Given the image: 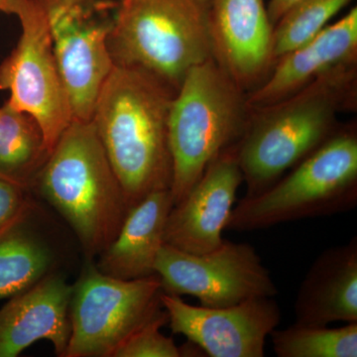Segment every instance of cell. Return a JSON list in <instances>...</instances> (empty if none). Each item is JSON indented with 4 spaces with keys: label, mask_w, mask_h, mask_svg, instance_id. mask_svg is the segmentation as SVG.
<instances>
[{
    "label": "cell",
    "mask_w": 357,
    "mask_h": 357,
    "mask_svg": "<svg viewBox=\"0 0 357 357\" xmlns=\"http://www.w3.org/2000/svg\"><path fill=\"white\" fill-rule=\"evenodd\" d=\"M176 93L145 70L115 65L93 109V126L121 183L129 211L170 190L168 117Z\"/></svg>",
    "instance_id": "obj_1"
},
{
    "label": "cell",
    "mask_w": 357,
    "mask_h": 357,
    "mask_svg": "<svg viewBox=\"0 0 357 357\" xmlns=\"http://www.w3.org/2000/svg\"><path fill=\"white\" fill-rule=\"evenodd\" d=\"M357 105V63L326 70L297 93L249 109L238 141L245 197L257 196L318 149L340 128L337 115Z\"/></svg>",
    "instance_id": "obj_2"
},
{
    "label": "cell",
    "mask_w": 357,
    "mask_h": 357,
    "mask_svg": "<svg viewBox=\"0 0 357 357\" xmlns=\"http://www.w3.org/2000/svg\"><path fill=\"white\" fill-rule=\"evenodd\" d=\"M34 185L73 230L86 261H93L112 243L129 211L91 121L73 119Z\"/></svg>",
    "instance_id": "obj_3"
},
{
    "label": "cell",
    "mask_w": 357,
    "mask_h": 357,
    "mask_svg": "<svg viewBox=\"0 0 357 357\" xmlns=\"http://www.w3.org/2000/svg\"><path fill=\"white\" fill-rule=\"evenodd\" d=\"M246 96L211 57L185 77L168 117L174 206L222 150L243 137L249 117Z\"/></svg>",
    "instance_id": "obj_4"
},
{
    "label": "cell",
    "mask_w": 357,
    "mask_h": 357,
    "mask_svg": "<svg viewBox=\"0 0 357 357\" xmlns=\"http://www.w3.org/2000/svg\"><path fill=\"white\" fill-rule=\"evenodd\" d=\"M357 204V130L342 126L266 191L244 197L227 229L250 231L352 210Z\"/></svg>",
    "instance_id": "obj_5"
},
{
    "label": "cell",
    "mask_w": 357,
    "mask_h": 357,
    "mask_svg": "<svg viewBox=\"0 0 357 357\" xmlns=\"http://www.w3.org/2000/svg\"><path fill=\"white\" fill-rule=\"evenodd\" d=\"M109 48L115 65L145 70L177 93L211 57L201 0H121Z\"/></svg>",
    "instance_id": "obj_6"
},
{
    "label": "cell",
    "mask_w": 357,
    "mask_h": 357,
    "mask_svg": "<svg viewBox=\"0 0 357 357\" xmlns=\"http://www.w3.org/2000/svg\"><path fill=\"white\" fill-rule=\"evenodd\" d=\"M158 275L122 280L86 261L73 285L70 342L64 357H114L138 328L163 310Z\"/></svg>",
    "instance_id": "obj_7"
},
{
    "label": "cell",
    "mask_w": 357,
    "mask_h": 357,
    "mask_svg": "<svg viewBox=\"0 0 357 357\" xmlns=\"http://www.w3.org/2000/svg\"><path fill=\"white\" fill-rule=\"evenodd\" d=\"M1 13L20 21L21 36L11 55L0 65V89L8 103L31 116L50 152L73 121L69 96L52 44L48 17L41 0H2Z\"/></svg>",
    "instance_id": "obj_8"
},
{
    "label": "cell",
    "mask_w": 357,
    "mask_h": 357,
    "mask_svg": "<svg viewBox=\"0 0 357 357\" xmlns=\"http://www.w3.org/2000/svg\"><path fill=\"white\" fill-rule=\"evenodd\" d=\"M155 272L163 292L194 296L201 306L225 307L278 294L269 271L255 248L223 239L210 252L195 255L164 243Z\"/></svg>",
    "instance_id": "obj_9"
},
{
    "label": "cell",
    "mask_w": 357,
    "mask_h": 357,
    "mask_svg": "<svg viewBox=\"0 0 357 357\" xmlns=\"http://www.w3.org/2000/svg\"><path fill=\"white\" fill-rule=\"evenodd\" d=\"M89 1L41 0L73 119L77 121H91L98 93L115 66L109 48L112 21L95 17Z\"/></svg>",
    "instance_id": "obj_10"
},
{
    "label": "cell",
    "mask_w": 357,
    "mask_h": 357,
    "mask_svg": "<svg viewBox=\"0 0 357 357\" xmlns=\"http://www.w3.org/2000/svg\"><path fill=\"white\" fill-rule=\"evenodd\" d=\"M162 306L174 333L211 357H263L266 338L281 321L274 298H252L225 307L192 306L164 293Z\"/></svg>",
    "instance_id": "obj_11"
},
{
    "label": "cell",
    "mask_w": 357,
    "mask_h": 357,
    "mask_svg": "<svg viewBox=\"0 0 357 357\" xmlns=\"http://www.w3.org/2000/svg\"><path fill=\"white\" fill-rule=\"evenodd\" d=\"M215 64L246 95L274 66L273 27L265 0H201Z\"/></svg>",
    "instance_id": "obj_12"
},
{
    "label": "cell",
    "mask_w": 357,
    "mask_h": 357,
    "mask_svg": "<svg viewBox=\"0 0 357 357\" xmlns=\"http://www.w3.org/2000/svg\"><path fill=\"white\" fill-rule=\"evenodd\" d=\"M238 142L225 148L180 203L173 206L165 227V243L202 255L222 243L236 192L243 182Z\"/></svg>",
    "instance_id": "obj_13"
},
{
    "label": "cell",
    "mask_w": 357,
    "mask_h": 357,
    "mask_svg": "<svg viewBox=\"0 0 357 357\" xmlns=\"http://www.w3.org/2000/svg\"><path fill=\"white\" fill-rule=\"evenodd\" d=\"M73 285L57 271L13 296L0 309V357H16L39 340L64 357L70 332Z\"/></svg>",
    "instance_id": "obj_14"
},
{
    "label": "cell",
    "mask_w": 357,
    "mask_h": 357,
    "mask_svg": "<svg viewBox=\"0 0 357 357\" xmlns=\"http://www.w3.org/2000/svg\"><path fill=\"white\" fill-rule=\"evenodd\" d=\"M351 63H357L356 7L306 44L279 59L262 84L246 96L248 109L279 102L326 70Z\"/></svg>",
    "instance_id": "obj_15"
},
{
    "label": "cell",
    "mask_w": 357,
    "mask_h": 357,
    "mask_svg": "<svg viewBox=\"0 0 357 357\" xmlns=\"http://www.w3.org/2000/svg\"><path fill=\"white\" fill-rule=\"evenodd\" d=\"M295 317L303 326L357 323L356 236L317 257L298 291Z\"/></svg>",
    "instance_id": "obj_16"
},
{
    "label": "cell",
    "mask_w": 357,
    "mask_h": 357,
    "mask_svg": "<svg viewBox=\"0 0 357 357\" xmlns=\"http://www.w3.org/2000/svg\"><path fill=\"white\" fill-rule=\"evenodd\" d=\"M173 206L170 190H163L133 206L112 243L98 256L96 267L122 280L156 275L155 263L165 243L167 220Z\"/></svg>",
    "instance_id": "obj_17"
},
{
    "label": "cell",
    "mask_w": 357,
    "mask_h": 357,
    "mask_svg": "<svg viewBox=\"0 0 357 357\" xmlns=\"http://www.w3.org/2000/svg\"><path fill=\"white\" fill-rule=\"evenodd\" d=\"M57 266L58 251L44 227L42 211L27 199L0 229V301L31 288Z\"/></svg>",
    "instance_id": "obj_18"
},
{
    "label": "cell",
    "mask_w": 357,
    "mask_h": 357,
    "mask_svg": "<svg viewBox=\"0 0 357 357\" xmlns=\"http://www.w3.org/2000/svg\"><path fill=\"white\" fill-rule=\"evenodd\" d=\"M49 155L36 121L6 102L0 109V178L27 190Z\"/></svg>",
    "instance_id": "obj_19"
},
{
    "label": "cell",
    "mask_w": 357,
    "mask_h": 357,
    "mask_svg": "<svg viewBox=\"0 0 357 357\" xmlns=\"http://www.w3.org/2000/svg\"><path fill=\"white\" fill-rule=\"evenodd\" d=\"M279 357H356L357 323L342 328L294 324L270 333Z\"/></svg>",
    "instance_id": "obj_20"
},
{
    "label": "cell",
    "mask_w": 357,
    "mask_h": 357,
    "mask_svg": "<svg viewBox=\"0 0 357 357\" xmlns=\"http://www.w3.org/2000/svg\"><path fill=\"white\" fill-rule=\"evenodd\" d=\"M354 0H299L273 27L274 65L316 37Z\"/></svg>",
    "instance_id": "obj_21"
},
{
    "label": "cell",
    "mask_w": 357,
    "mask_h": 357,
    "mask_svg": "<svg viewBox=\"0 0 357 357\" xmlns=\"http://www.w3.org/2000/svg\"><path fill=\"white\" fill-rule=\"evenodd\" d=\"M168 323L165 309L138 328L117 349L114 357H180L184 354L173 338L166 337L160 328Z\"/></svg>",
    "instance_id": "obj_22"
},
{
    "label": "cell",
    "mask_w": 357,
    "mask_h": 357,
    "mask_svg": "<svg viewBox=\"0 0 357 357\" xmlns=\"http://www.w3.org/2000/svg\"><path fill=\"white\" fill-rule=\"evenodd\" d=\"M27 199L25 189L0 178V229L20 213Z\"/></svg>",
    "instance_id": "obj_23"
},
{
    "label": "cell",
    "mask_w": 357,
    "mask_h": 357,
    "mask_svg": "<svg viewBox=\"0 0 357 357\" xmlns=\"http://www.w3.org/2000/svg\"><path fill=\"white\" fill-rule=\"evenodd\" d=\"M299 0H269L267 4V13L272 25L276 24L289 8Z\"/></svg>",
    "instance_id": "obj_24"
},
{
    "label": "cell",
    "mask_w": 357,
    "mask_h": 357,
    "mask_svg": "<svg viewBox=\"0 0 357 357\" xmlns=\"http://www.w3.org/2000/svg\"><path fill=\"white\" fill-rule=\"evenodd\" d=\"M1 2H2V0H0V13H1Z\"/></svg>",
    "instance_id": "obj_25"
}]
</instances>
